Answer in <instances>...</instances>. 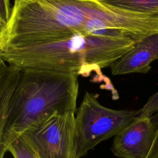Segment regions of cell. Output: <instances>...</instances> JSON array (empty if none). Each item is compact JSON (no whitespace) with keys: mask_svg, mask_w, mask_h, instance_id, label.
I'll list each match as a JSON object with an SVG mask.
<instances>
[{"mask_svg":"<svg viewBox=\"0 0 158 158\" xmlns=\"http://www.w3.org/2000/svg\"><path fill=\"white\" fill-rule=\"evenodd\" d=\"M77 32L130 38L136 43L158 33V14L132 12L98 0H14L10 19L0 28V49Z\"/></svg>","mask_w":158,"mask_h":158,"instance_id":"cell-1","label":"cell"},{"mask_svg":"<svg viewBox=\"0 0 158 158\" xmlns=\"http://www.w3.org/2000/svg\"><path fill=\"white\" fill-rule=\"evenodd\" d=\"M77 74L20 69L0 59V158L9 143L55 113L77 111Z\"/></svg>","mask_w":158,"mask_h":158,"instance_id":"cell-2","label":"cell"},{"mask_svg":"<svg viewBox=\"0 0 158 158\" xmlns=\"http://www.w3.org/2000/svg\"><path fill=\"white\" fill-rule=\"evenodd\" d=\"M135 44L130 38L77 32L64 38L0 49V59L20 69L71 73L84 77L94 73V82L102 83L103 88L117 94L102 69L110 67Z\"/></svg>","mask_w":158,"mask_h":158,"instance_id":"cell-3","label":"cell"},{"mask_svg":"<svg viewBox=\"0 0 158 158\" xmlns=\"http://www.w3.org/2000/svg\"><path fill=\"white\" fill-rule=\"evenodd\" d=\"M98 94L85 92L75 115L77 157L115 136L138 115L139 110H117L102 106Z\"/></svg>","mask_w":158,"mask_h":158,"instance_id":"cell-4","label":"cell"},{"mask_svg":"<svg viewBox=\"0 0 158 158\" xmlns=\"http://www.w3.org/2000/svg\"><path fill=\"white\" fill-rule=\"evenodd\" d=\"M74 112L53 114L19 136L38 158H77Z\"/></svg>","mask_w":158,"mask_h":158,"instance_id":"cell-5","label":"cell"},{"mask_svg":"<svg viewBox=\"0 0 158 158\" xmlns=\"http://www.w3.org/2000/svg\"><path fill=\"white\" fill-rule=\"evenodd\" d=\"M158 115L137 116L114 138L110 150L118 158H146L158 130Z\"/></svg>","mask_w":158,"mask_h":158,"instance_id":"cell-6","label":"cell"},{"mask_svg":"<svg viewBox=\"0 0 158 158\" xmlns=\"http://www.w3.org/2000/svg\"><path fill=\"white\" fill-rule=\"evenodd\" d=\"M158 59V33L147 36L137 42L128 52L111 66L113 75L131 73H148L150 64Z\"/></svg>","mask_w":158,"mask_h":158,"instance_id":"cell-7","label":"cell"},{"mask_svg":"<svg viewBox=\"0 0 158 158\" xmlns=\"http://www.w3.org/2000/svg\"><path fill=\"white\" fill-rule=\"evenodd\" d=\"M99 2L132 12L158 14V0H98Z\"/></svg>","mask_w":158,"mask_h":158,"instance_id":"cell-8","label":"cell"},{"mask_svg":"<svg viewBox=\"0 0 158 158\" xmlns=\"http://www.w3.org/2000/svg\"><path fill=\"white\" fill-rule=\"evenodd\" d=\"M7 152H9L14 158H38L20 136L17 137L9 143Z\"/></svg>","mask_w":158,"mask_h":158,"instance_id":"cell-9","label":"cell"},{"mask_svg":"<svg viewBox=\"0 0 158 158\" xmlns=\"http://www.w3.org/2000/svg\"><path fill=\"white\" fill-rule=\"evenodd\" d=\"M158 110V92L151 96L145 105L139 109L138 116L152 117Z\"/></svg>","mask_w":158,"mask_h":158,"instance_id":"cell-10","label":"cell"},{"mask_svg":"<svg viewBox=\"0 0 158 158\" xmlns=\"http://www.w3.org/2000/svg\"><path fill=\"white\" fill-rule=\"evenodd\" d=\"M12 12L9 0L0 1V28L4 27L9 22Z\"/></svg>","mask_w":158,"mask_h":158,"instance_id":"cell-11","label":"cell"},{"mask_svg":"<svg viewBox=\"0 0 158 158\" xmlns=\"http://www.w3.org/2000/svg\"><path fill=\"white\" fill-rule=\"evenodd\" d=\"M146 158H158V130L151 150Z\"/></svg>","mask_w":158,"mask_h":158,"instance_id":"cell-12","label":"cell"}]
</instances>
